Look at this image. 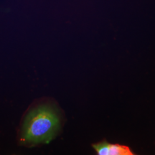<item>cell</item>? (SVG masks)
Wrapping results in <instances>:
<instances>
[{"mask_svg": "<svg viewBox=\"0 0 155 155\" xmlns=\"http://www.w3.org/2000/svg\"><path fill=\"white\" fill-rule=\"evenodd\" d=\"M60 127V119L55 110L41 106L30 111L23 126L24 141L32 144L48 143L55 137Z\"/></svg>", "mask_w": 155, "mask_h": 155, "instance_id": "1", "label": "cell"}, {"mask_svg": "<svg viewBox=\"0 0 155 155\" xmlns=\"http://www.w3.org/2000/svg\"><path fill=\"white\" fill-rule=\"evenodd\" d=\"M93 147L98 155H132L134 153L129 147L121 144H113L102 141L94 144Z\"/></svg>", "mask_w": 155, "mask_h": 155, "instance_id": "2", "label": "cell"}]
</instances>
